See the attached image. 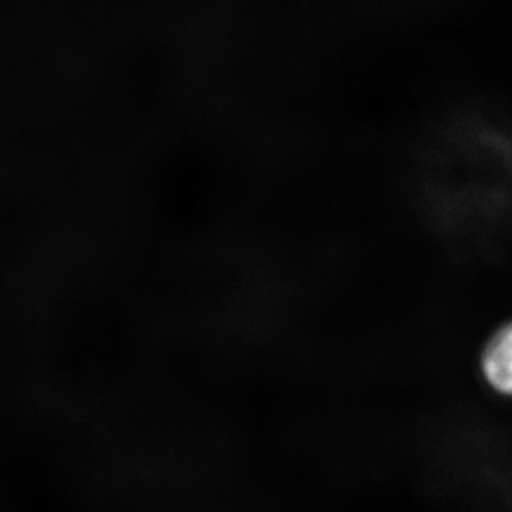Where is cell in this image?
<instances>
[{"instance_id": "obj_1", "label": "cell", "mask_w": 512, "mask_h": 512, "mask_svg": "<svg viewBox=\"0 0 512 512\" xmlns=\"http://www.w3.org/2000/svg\"><path fill=\"white\" fill-rule=\"evenodd\" d=\"M484 375L498 392L512 395V324L489 340L483 355Z\"/></svg>"}]
</instances>
